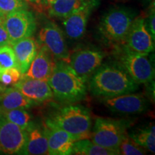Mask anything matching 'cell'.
Wrapping results in <instances>:
<instances>
[{
    "instance_id": "obj_3",
    "label": "cell",
    "mask_w": 155,
    "mask_h": 155,
    "mask_svg": "<svg viewBox=\"0 0 155 155\" xmlns=\"http://www.w3.org/2000/svg\"><path fill=\"white\" fill-rule=\"evenodd\" d=\"M50 119L76 141L91 139L92 117L90 111L83 106L68 104L56 111Z\"/></svg>"
},
{
    "instance_id": "obj_30",
    "label": "cell",
    "mask_w": 155,
    "mask_h": 155,
    "mask_svg": "<svg viewBox=\"0 0 155 155\" xmlns=\"http://www.w3.org/2000/svg\"><path fill=\"white\" fill-rule=\"evenodd\" d=\"M55 1V0H40V5L44 6L45 7L49 8L52 4H53Z\"/></svg>"
},
{
    "instance_id": "obj_28",
    "label": "cell",
    "mask_w": 155,
    "mask_h": 155,
    "mask_svg": "<svg viewBox=\"0 0 155 155\" xmlns=\"http://www.w3.org/2000/svg\"><path fill=\"white\" fill-rule=\"evenodd\" d=\"M145 25L149 32L152 36L153 40H155V12H154V2L150 9V14L147 19H145Z\"/></svg>"
},
{
    "instance_id": "obj_4",
    "label": "cell",
    "mask_w": 155,
    "mask_h": 155,
    "mask_svg": "<svg viewBox=\"0 0 155 155\" xmlns=\"http://www.w3.org/2000/svg\"><path fill=\"white\" fill-rule=\"evenodd\" d=\"M136 17L135 12L127 7L108 9L101 19L98 28L103 40L113 47L123 45Z\"/></svg>"
},
{
    "instance_id": "obj_8",
    "label": "cell",
    "mask_w": 155,
    "mask_h": 155,
    "mask_svg": "<svg viewBox=\"0 0 155 155\" xmlns=\"http://www.w3.org/2000/svg\"><path fill=\"white\" fill-rule=\"evenodd\" d=\"M4 22L11 45L18 40L32 37L37 28L35 17L28 9H20L6 15Z\"/></svg>"
},
{
    "instance_id": "obj_16",
    "label": "cell",
    "mask_w": 155,
    "mask_h": 155,
    "mask_svg": "<svg viewBox=\"0 0 155 155\" xmlns=\"http://www.w3.org/2000/svg\"><path fill=\"white\" fill-rule=\"evenodd\" d=\"M97 5L85 6L63 19V28L68 38L78 40L84 35L89 17Z\"/></svg>"
},
{
    "instance_id": "obj_7",
    "label": "cell",
    "mask_w": 155,
    "mask_h": 155,
    "mask_svg": "<svg viewBox=\"0 0 155 155\" xmlns=\"http://www.w3.org/2000/svg\"><path fill=\"white\" fill-rule=\"evenodd\" d=\"M105 55L104 52L96 48H81L71 54L68 64L78 76L88 83L101 66Z\"/></svg>"
},
{
    "instance_id": "obj_29",
    "label": "cell",
    "mask_w": 155,
    "mask_h": 155,
    "mask_svg": "<svg viewBox=\"0 0 155 155\" xmlns=\"http://www.w3.org/2000/svg\"><path fill=\"white\" fill-rule=\"evenodd\" d=\"M5 16L0 15V47L5 45H10L9 38L5 26Z\"/></svg>"
},
{
    "instance_id": "obj_31",
    "label": "cell",
    "mask_w": 155,
    "mask_h": 155,
    "mask_svg": "<svg viewBox=\"0 0 155 155\" xmlns=\"http://www.w3.org/2000/svg\"><path fill=\"white\" fill-rule=\"evenodd\" d=\"M6 88H7V87H6L5 85L1 84V83H0V99H1L2 96V94H4V92L5 91Z\"/></svg>"
},
{
    "instance_id": "obj_20",
    "label": "cell",
    "mask_w": 155,
    "mask_h": 155,
    "mask_svg": "<svg viewBox=\"0 0 155 155\" xmlns=\"http://www.w3.org/2000/svg\"><path fill=\"white\" fill-rule=\"evenodd\" d=\"M98 0H55L49 7L50 16L64 19L88 5H98Z\"/></svg>"
},
{
    "instance_id": "obj_17",
    "label": "cell",
    "mask_w": 155,
    "mask_h": 155,
    "mask_svg": "<svg viewBox=\"0 0 155 155\" xmlns=\"http://www.w3.org/2000/svg\"><path fill=\"white\" fill-rule=\"evenodd\" d=\"M22 74L27 72L38 53L40 44L32 37L18 40L12 45Z\"/></svg>"
},
{
    "instance_id": "obj_15",
    "label": "cell",
    "mask_w": 155,
    "mask_h": 155,
    "mask_svg": "<svg viewBox=\"0 0 155 155\" xmlns=\"http://www.w3.org/2000/svg\"><path fill=\"white\" fill-rule=\"evenodd\" d=\"M56 61L46 47L40 45L38 53L23 76L48 81L55 68Z\"/></svg>"
},
{
    "instance_id": "obj_9",
    "label": "cell",
    "mask_w": 155,
    "mask_h": 155,
    "mask_svg": "<svg viewBox=\"0 0 155 155\" xmlns=\"http://www.w3.org/2000/svg\"><path fill=\"white\" fill-rule=\"evenodd\" d=\"M38 41L40 45L46 47L55 60L69 63L71 53L63 32L55 23L48 22L40 29Z\"/></svg>"
},
{
    "instance_id": "obj_24",
    "label": "cell",
    "mask_w": 155,
    "mask_h": 155,
    "mask_svg": "<svg viewBox=\"0 0 155 155\" xmlns=\"http://www.w3.org/2000/svg\"><path fill=\"white\" fill-rule=\"evenodd\" d=\"M12 67L19 68L12 47L11 45L1 46L0 47V75L6 70Z\"/></svg>"
},
{
    "instance_id": "obj_18",
    "label": "cell",
    "mask_w": 155,
    "mask_h": 155,
    "mask_svg": "<svg viewBox=\"0 0 155 155\" xmlns=\"http://www.w3.org/2000/svg\"><path fill=\"white\" fill-rule=\"evenodd\" d=\"M27 141L21 154H49L48 139L43 127L32 122L27 130Z\"/></svg>"
},
{
    "instance_id": "obj_19",
    "label": "cell",
    "mask_w": 155,
    "mask_h": 155,
    "mask_svg": "<svg viewBox=\"0 0 155 155\" xmlns=\"http://www.w3.org/2000/svg\"><path fill=\"white\" fill-rule=\"evenodd\" d=\"M37 105H39L38 103L25 96L14 86L6 88L0 99V110H11L16 108L29 109Z\"/></svg>"
},
{
    "instance_id": "obj_13",
    "label": "cell",
    "mask_w": 155,
    "mask_h": 155,
    "mask_svg": "<svg viewBox=\"0 0 155 155\" xmlns=\"http://www.w3.org/2000/svg\"><path fill=\"white\" fill-rule=\"evenodd\" d=\"M48 139L50 155L72 154L73 147L76 140L68 133L54 124L50 118L43 124Z\"/></svg>"
},
{
    "instance_id": "obj_2",
    "label": "cell",
    "mask_w": 155,
    "mask_h": 155,
    "mask_svg": "<svg viewBox=\"0 0 155 155\" xmlns=\"http://www.w3.org/2000/svg\"><path fill=\"white\" fill-rule=\"evenodd\" d=\"M54 98L65 104H74L86 98L88 83L81 78L67 63L57 61L48 80Z\"/></svg>"
},
{
    "instance_id": "obj_14",
    "label": "cell",
    "mask_w": 155,
    "mask_h": 155,
    "mask_svg": "<svg viewBox=\"0 0 155 155\" xmlns=\"http://www.w3.org/2000/svg\"><path fill=\"white\" fill-rule=\"evenodd\" d=\"M23 95L39 104L50 101L54 95L48 81L31 78L22 75L21 78L13 85Z\"/></svg>"
},
{
    "instance_id": "obj_10",
    "label": "cell",
    "mask_w": 155,
    "mask_h": 155,
    "mask_svg": "<svg viewBox=\"0 0 155 155\" xmlns=\"http://www.w3.org/2000/svg\"><path fill=\"white\" fill-rule=\"evenodd\" d=\"M27 137V131L0 115V154H21Z\"/></svg>"
},
{
    "instance_id": "obj_11",
    "label": "cell",
    "mask_w": 155,
    "mask_h": 155,
    "mask_svg": "<svg viewBox=\"0 0 155 155\" xmlns=\"http://www.w3.org/2000/svg\"><path fill=\"white\" fill-rule=\"evenodd\" d=\"M123 45L139 53L150 54L154 52V41L147 30L144 17H135Z\"/></svg>"
},
{
    "instance_id": "obj_27",
    "label": "cell",
    "mask_w": 155,
    "mask_h": 155,
    "mask_svg": "<svg viewBox=\"0 0 155 155\" xmlns=\"http://www.w3.org/2000/svg\"><path fill=\"white\" fill-rule=\"evenodd\" d=\"M22 73L19 68L12 67L6 70L0 75V83L5 86L14 85L22 77Z\"/></svg>"
},
{
    "instance_id": "obj_1",
    "label": "cell",
    "mask_w": 155,
    "mask_h": 155,
    "mask_svg": "<svg viewBox=\"0 0 155 155\" xmlns=\"http://www.w3.org/2000/svg\"><path fill=\"white\" fill-rule=\"evenodd\" d=\"M138 88L139 85L116 63L101 64L88 82L90 92L101 98L134 93Z\"/></svg>"
},
{
    "instance_id": "obj_26",
    "label": "cell",
    "mask_w": 155,
    "mask_h": 155,
    "mask_svg": "<svg viewBox=\"0 0 155 155\" xmlns=\"http://www.w3.org/2000/svg\"><path fill=\"white\" fill-rule=\"evenodd\" d=\"M28 9L25 0H0V15H6L20 9Z\"/></svg>"
},
{
    "instance_id": "obj_25",
    "label": "cell",
    "mask_w": 155,
    "mask_h": 155,
    "mask_svg": "<svg viewBox=\"0 0 155 155\" xmlns=\"http://www.w3.org/2000/svg\"><path fill=\"white\" fill-rule=\"evenodd\" d=\"M120 154L124 155H143L147 150L134 142L128 135V133L122 139L119 147Z\"/></svg>"
},
{
    "instance_id": "obj_6",
    "label": "cell",
    "mask_w": 155,
    "mask_h": 155,
    "mask_svg": "<svg viewBox=\"0 0 155 155\" xmlns=\"http://www.w3.org/2000/svg\"><path fill=\"white\" fill-rule=\"evenodd\" d=\"M127 133L124 121L98 117L95 121L91 139L100 146L119 152V145Z\"/></svg>"
},
{
    "instance_id": "obj_22",
    "label": "cell",
    "mask_w": 155,
    "mask_h": 155,
    "mask_svg": "<svg viewBox=\"0 0 155 155\" xmlns=\"http://www.w3.org/2000/svg\"><path fill=\"white\" fill-rule=\"evenodd\" d=\"M128 135L134 142L150 152H155V127L154 124L141 129H137Z\"/></svg>"
},
{
    "instance_id": "obj_12",
    "label": "cell",
    "mask_w": 155,
    "mask_h": 155,
    "mask_svg": "<svg viewBox=\"0 0 155 155\" xmlns=\"http://www.w3.org/2000/svg\"><path fill=\"white\" fill-rule=\"evenodd\" d=\"M102 103L112 112L121 114H137L146 111L149 101L141 94H126L111 98H101Z\"/></svg>"
},
{
    "instance_id": "obj_32",
    "label": "cell",
    "mask_w": 155,
    "mask_h": 155,
    "mask_svg": "<svg viewBox=\"0 0 155 155\" xmlns=\"http://www.w3.org/2000/svg\"><path fill=\"white\" fill-rule=\"evenodd\" d=\"M27 1L30 2L37 4V5H40V0H27Z\"/></svg>"
},
{
    "instance_id": "obj_21",
    "label": "cell",
    "mask_w": 155,
    "mask_h": 155,
    "mask_svg": "<svg viewBox=\"0 0 155 155\" xmlns=\"http://www.w3.org/2000/svg\"><path fill=\"white\" fill-rule=\"evenodd\" d=\"M72 154L78 155H117L118 151L109 150L96 144L90 139L78 140L73 144Z\"/></svg>"
},
{
    "instance_id": "obj_33",
    "label": "cell",
    "mask_w": 155,
    "mask_h": 155,
    "mask_svg": "<svg viewBox=\"0 0 155 155\" xmlns=\"http://www.w3.org/2000/svg\"><path fill=\"white\" fill-rule=\"evenodd\" d=\"M143 2H146V3H149V2H152V0H142Z\"/></svg>"
},
{
    "instance_id": "obj_23",
    "label": "cell",
    "mask_w": 155,
    "mask_h": 155,
    "mask_svg": "<svg viewBox=\"0 0 155 155\" xmlns=\"http://www.w3.org/2000/svg\"><path fill=\"white\" fill-rule=\"evenodd\" d=\"M0 115L27 131L32 124V116L25 108H16L11 110H0Z\"/></svg>"
},
{
    "instance_id": "obj_5",
    "label": "cell",
    "mask_w": 155,
    "mask_h": 155,
    "mask_svg": "<svg viewBox=\"0 0 155 155\" xmlns=\"http://www.w3.org/2000/svg\"><path fill=\"white\" fill-rule=\"evenodd\" d=\"M114 57L118 63L129 74L137 84H147L154 81V68L149 54L133 51L120 45L114 47Z\"/></svg>"
}]
</instances>
